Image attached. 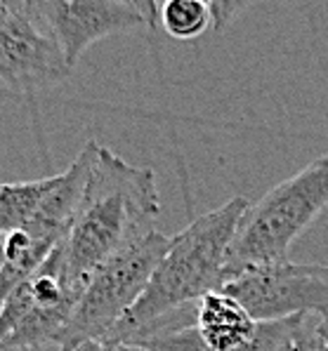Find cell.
Instances as JSON below:
<instances>
[{
    "label": "cell",
    "mask_w": 328,
    "mask_h": 351,
    "mask_svg": "<svg viewBox=\"0 0 328 351\" xmlns=\"http://www.w3.org/2000/svg\"><path fill=\"white\" fill-rule=\"evenodd\" d=\"M161 215L152 167L132 165L114 151L97 147L80 213L64 241V267L80 297L93 274L149 231Z\"/></svg>",
    "instance_id": "6da1fadb"
},
{
    "label": "cell",
    "mask_w": 328,
    "mask_h": 351,
    "mask_svg": "<svg viewBox=\"0 0 328 351\" xmlns=\"http://www.w3.org/2000/svg\"><path fill=\"white\" fill-rule=\"evenodd\" d=\"M248 208V198L234 196L173 236L144 293L104 337L132 342L163 318L222 288L229 245Z\"/></svg>",
    "instance_id": "7a4b0ae2"
},
{
    "label": "cell",
    "mask_w": 328,
    "mask_h": 351,
    "mask_svg": "<svg viewBox=\"0 0 328 351\" xmlns=\"http://www.w3.org/2000/svg\"><path fill=\"white\" fill-rule=\"evenodd\" d=\"M326 208L328 154L283 180L246 210L229 245L224 280L246 267L286 262L290 245Z\"/></svg>",
    "instance_id": "3957f363"
},
{
    "label": "cell",
    "mask_w": 328,
    "mask_h": 351,
    "mask_svg": "<svg viewBox=\"0 0 328 351\" xmlns=\"http://www.w3.org/2000/svg\"><path fill=\"white\" fill-rule=\"evenodd\" d=\"M163 318L137 335L132 344L149 351H288L309 316L255 321L222 290L203 295L194 304L189 323Z\"/></svg>",
    "instance_id": "277c9868"
},
{
    "label": "cell",
    "mask_w": 328,
    "mask_h": 351,
    "mask_svg": "<svg viewBox=\"0 0 328 351\" xmlns=\"http://www.w3.org/2000/svg\"><path fill=\"white\" fill-rule=\"evenodd\" d=\"M168 245V236L154 229L102 264L83 288L67 328L59 335V351L73 349L85 339L104 337L144 293Z\"/></svg>",
    "instance_id": "5b68a950"
},
{
    "label": "cell",
    "mask_w": 328,
    "mask_h": 351,
    "mask_svg": "<svg viewBox=\"0 0 328 351\" xmlns=\"http://www.w3.org/2000/svg\"><path fill=\"white\" fill-rule=\"evenodd\" d=\"M255 321L328 314V264L277 262L246 267L222 283Z\"/></svg>",
    "instance_id": "8992f818"
},
{
    "label": "cell",
    "mask_w": 328,
    "mask_h": 351,
    "mask_svg": "<svg viewBox=\"0 0 328 351\" xmlns=\"http://www.w3.org/2000/svg\"><path fill=\"white\" fill-rule=\"evenodd\" d=\"M55 36L17 5L0 10V80L19 95L40 93L71 75Z\"/></svg>",
    "instance_id": "52a82bcc"
},
{
    "label": "cell",
    "mask_w": 328,
    "mask_h": 351,
    "mask_svg": "<svg viewBox=\"0 0 328 351\" xmlns=\"http://www.w3.org/2000/svg\"><path fill=\"white\" fill-rule=\"evenodd\" d=\"M38 21L55 36L71 66L102 38L147 24L130 0H45Z\"/></svg>",
    "instance_id": "ba28073f"
},
{
    "label": "cell",
    "mask_w": 328,
    "mask_h": 351,
    "mask_svg": "<svg viewBox=\"0 0 328 351\" xmlns=\"http://www.w3.org/2000/svg\"><path fill=\"white\" fill-rule=\"evenodd\" d=\"M57 177H45V180L34 182H14V184H0V234H10L14 229H21L45 196L57 186Z\"/></svg>",
    "instance_id": "9c48e42d"
},
{
    "label": "cell",
    "mask_w": 328,
    "mask_h": 351,
    "mask_svg": "<svg viewBox=\"0 0 328 351\" xmlns=\"http://www.w3.org/2000/svg\"><path fill=\"white\" fill-rule=\"evenodd\" d=\"M159 21L170 38L191 40L213 29V12L211 5L201 0H163Z\"/></svg>",
    "instance_id": "30bf717a"
},
{
    "label": "cell",
    "mask_w": 328,
    "mask_h": 351,
    "mask_svg": "<svg viewBox=\"0 0 328 351\" xmlns=\"http://www.w3.org/2000/svg\"><path fill=\"white\" fill-rule=\"evenodd\" d=\"M255 0H211V12H213V31L220 34L229 24L241 17L244 10H248Z\"/></svg>",
    "instance_id": "8fae6325"
},
{
    "label": "cell",
    "mask_w": 328,
    "mask_h": 351,
    "mask_svg": "<svg viewBox=\"0 0 328 351\" xmlns=\"http://www.w3.org/2000/svg\"><path fill=\"white\" fill-rule=\"evenodd\" d=\"M67 351H149V349L132 342H114V339L99 337V339H85V342H80L73 349Z\"/></svg>",
    "instance_id": "7c38bea8"
},
{
    "label": "cell",
    "mask_w": 328,
    "mask_h": 351,
    "mask_svg": "<svg viewBox=\"0 0 328 351\" xmlns=\"http://www.w3.org/2000/svg\"><path fill=\"white\" fill-rule=\"evenodd\" d=\"M312 337L324 344V347H328V314H324L316 321V326L312 328Z\"/></svg>",
    "instance_id": "4fadbf2b"
},
{
    "label": "cell",
    "mask_w": 328,
    "mask_h": 351,
    "mask_svg": "<svg viewBox=\"0 0 328 351\" xmlns=\"http://www.w3.org/2000/svg\"><path fill=\"white\" fill-rule=\"evenodd\" d=\"M288 351H309V332H307V326L298 332V337L293 339Z\"/></svg>",
    "instance_id": "5bb4252c"
},
{
    "label": "cell",
    "mask_w": 328,
    "mask_h": 351,
    "mask_svg": "<svg viewBox=\"0 0 328 351\" xmlns=\"http://www.w3.org/2000/svg\"><path fill=\"white\" fill-rule=\"evenodd\" d=\"M45 3V0H17V5L24 12H29L34 19H38V12H40V5Z\"/></svg>",
    "instance_id": "9a60e30c"
},
{
    "label": "cell",
    "mask_w": 328,
    "mask_h": 351,
    "mask_svg": "<svg viewBox=\"0 0 328 351\" xmlns=\"http://www.w3.org/2000/svg\"><path fill=\"white\" fill-rule=\"evenodd\" d=\"M309 351H328V347H324L321 342H316V339L312 337V332H309Z\"/></svg>",
    "instance_id": "2e32d148"
},
{
    "label": "cell",
    "mask_w": 328,
    "mask_h": 351,
    "mask_svg": "<svg viewBox=\"0 0 328 351\" xmlns=\"http://www.w3.org/2000/svg\"><path fill=\"white\" fill-rule=\"evenodd\" d=\"M12 3H14V0H0V10L8 8V5H12Z\"/></svg>",
    "instance_id": "e0dca14e"
},
{
    "label": "cell",
    "mask_w": 328,
    "mask_h": 351,
    "mask_svg": "<svg viewBox=\"0 0 328 351\" xmlns=\"http://www.w3.org/2000/svg\"><path fill=\"white\" fill-rule=\"evenodd\" d=\"M17 351H43V349H17Z\"/></svg>",
    "instance_id": "ac0fdd59"
},
{
    "label": "cell",
    "mask_w": 328,
    "mask_h": 351,
    "mask_svg": "<svg viewBox=\"0 0 328 351\" xmlns=\"http://www.w3.org/2000/svg\"><path fill=\"white\" fill-rule=\"evenodd\" d=\"M0 247H3V234H0Z\"/></svg>",
    "instance_id": "d6986e66"
},
{
    "label": "cell",
    "mask_w": 328,
    "mask_h": 351,
    "mask_svg": "<svg viewBox=\"0 0 328 351\" xmlns=\"http://www.w3.org/2000/svg\"><path fill=\"white\" fill-rule=\"evenodd\" d=\"M201 3H208V5H211V0H201Z\"/></svg>",
    "instance_id": "ffe728a7"
},
{
    "label": "cell",
    "mask_w": 328,
    "mask_h": 351,
    "mask_svg": "<svg viewBox=\"0 0 328 351\" xmlns=\"http://www.w3.org/2000/svg\"><path fill=\"white\" fill-rule=\"evenodd\" d=\"M142 12H144V10H142Z\"/></svg>",
    "instance_id": "44dd1931"
}]
</instances>
